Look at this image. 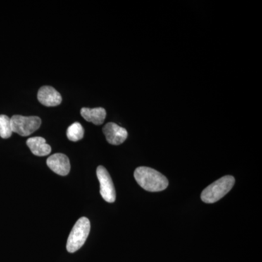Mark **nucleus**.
<instances>
[{"mask_svg": "<svg viewBox=\"0 0 262 262\" xmlns=\"http://www.w3.org/2000/svg\"><path fill=\"white\" fill-rule=\"evenodd\" d=\"M96 175L99 181L100 193L103 199L108 203H114L116 200V192L107 170L102 165H100L96 170Z\"/></svg>", "mask_w": 262, "mask_h": 262, "instance_id": "nucleus-5", "label": "nucleus"}, {"mask_svg": "<svg viewBox=\"0 0 262 262\" xmlns=\"http://www.w3.org/2000/svg\"><path fill=\"white\" fill-rule=\"evenodd\" d=\"M37 98L39 102L46 106H56L61 104V94L51 86H42L38 91Z\"/></svg>", "mask_w": 262, "mask_h": 262, "instance_id": "nucleus-8", "label": "nucleus"}, {"mask_svg": "<svg viewBox=\"0 0 262 262\" xmlns=\"http://www.w3.org/2000/svg\"><path fill=\"white\" fill-rule=\"evenodd\" d=\"M91 230V222L86 217H82L76 222L67 239L68 252L75 253L83 246Z\"/></svg>", "mask_w": 262, "mask_h": 262, "instance_id": "nucleus-3", "label": "nucleus"}, {"mask_svg": "<svg viewBox=\"0 0 262 262\" xmlns=\"http://www.w3.org/2000/svg\"><path fill=\"white\" fill-rule=\"evenodd\" d=\"M27 146L36 156L42 157L51 154V147L42 137H32L27 141Z\"/></svg>", "mask_w": 262, "mask_h": 262, "instance_id": "nucleus-9", "label": "nucleus"}, {"mask_svg": "<svg viewBox=\"0 0 262 262\" xmlns=\"http://www.w3.org/2000/svg\"><path fill=\"white\" fill-rule=\"evenodd\" d=\"M12 134L13 130L10 117L5 115H0V137L9 139Z\"/></svg>", "mask_w": 262, "mask_h": 262, "instance_id": "nucleus-12", "label": "nucleus"}, {"mask_svg": "<svg viewBox=\"0 0 262 262\" xmlns=\"http://www.w3.org/2000/svg\"><path fill=\"white\" fill-rule=\"evenodd\" d=\"M80 113L86 121L92 122L96 125H102L106 117V110L102 107H84L81 110Z\"/></svg>", "mask_w": 262, "mask_h": 262, "instance_id": "nucleus-10", "label": "nucleus"}, {"mask_svg": "<svg viewBox=\"0 0 262 262\" xmlns=\"http://www.w3.org/2000/svg\"><path fill=\"white\" fill-rule=\"evenodd\" d=\"M103 133L108 144L120 145L126 140L127 131L114 122H108L103 128Z\"/></svg>", "mask_w": 262, "mask_h": 262, "instance_id": "nucleus-6", "label": "nucleus"}, {"mask_svg": "<svg viewBox=\"0 0 262 262\" xmlns=\"http://www.w3.org/2000/svg\"><path fill=\"white\" fill-rule=\"evenodd\" d=\"M12 130L21 136H28L38 130L42 124L39 117H25L21 115H13L10 118Z\"/></svg>", "mask_w": 262, "mask_h": 262, "instance_id": "nucleus-4", "label": "nucleus"}, {"mask_svg": "<svg viewBox=\"0 0 262 262\" xmlns=\"http://www.w3.org/2000/svg\"><path fill=\"white\" fill-rule=\"evenodd\" d=\"M134 178L139 186L148 192H161L168 186V179L165 176L149 167L141 166L136 168Z\"/></svg>", "mask_w": 262, "mask_h": 262, "instance_id": "nucleus-1", "label": "nucleus"}, {"mask_svg": "<svg viewBox=\"0 0 262 262\" xmlns=\"http://www.w3.org/2000/svg\"><path fill=\"white\" fill-rule=\"evenodd\" d=\"M235 179L232 176H225L212 183L201 194V200L206 203H214L230 192Z\"/></svg>", "mask_w": 262, "mask_h": 262, "instance_id": "nucleus-2", "label": "nucleus"}, {"mask_svg": "<svg viewBox=\"0 0 262 262\" xmlns=\"http://www.w3.org/2000/svg\"><path fill=\"white\" fill-rule=\"evenodd\" d=\"M67 136L69 140L75 142L81 140L84 136V129L80 122L72 124L67 129Z\"/></svg>", "mask_w": 262, "mask_h": 262, "instance_id": "nucleus-11", "label": "nucleus"}, {"mask_svg": "<svg viewBox=\"0 0 262 262\" xmlns=\"http://www.w3.org/2000/svg\"><path fill=\"white\" fill-rule=\"evenodd\" d=\"M47 165L54 173L60 176L68 175L70 171V159L67 155L56 153L50 156L47 160Z\"/></svg>", "mask_w": 262, "mask_h": 262, "instance_id": "nucleus-7", "label": "nucleus"}]
</instances>
